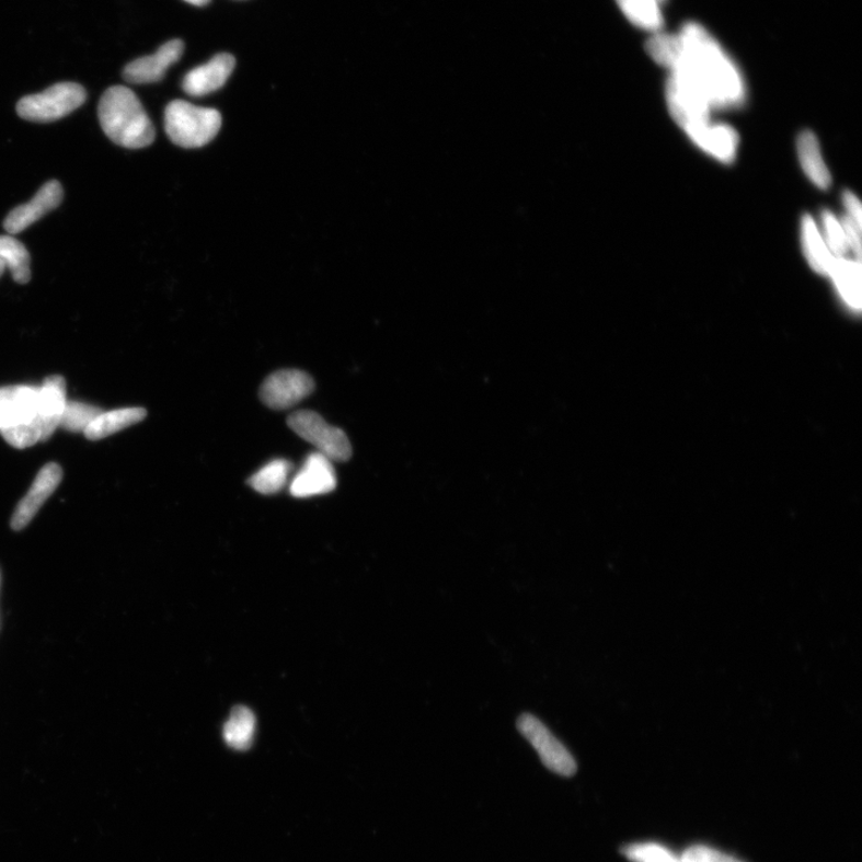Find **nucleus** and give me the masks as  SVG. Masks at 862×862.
Returning <instances> with one entry per match:
<instances>
[{"label":"nucleus","instance_id":"7","mask_svg":"<svg viewBox=\"0 0 862 862\" xmlns=\"http://www.w3.org/2000/svg\"><path fill=\"white\" fill-rule=\"evenodd\" d=\"M314 388L312 377L302 370H278L264 381L261 398L269 409L287 410L302 402Z\"/></svg>","mask_w":862,"mask_h":862},{"label":"nucleus","instance_id":"14","mask_svg":"<svg viewBox=\"0 0 862 862\" xmlns=\"http://www.w3.org/2000/svg\"><path fill=\"white\" fill-rule=\"evenodd\" d=\"M67 382L59 376L48 377L38 388L37 418L43 428V441L57 430L67 406Z\"/></svg>","mask_w":862,"mask_h":862},{"label":"nucleus","instance_id":"26","mask_svg":"<svg viewBox=\"0 0 862 862\" xmlns=\"http://www.w3.org/2000/svg\"><path fill=\"white\" fill-rule=\"evenodd\" d=\"M0 435L12 447L24 449L43 441V428L41 419L36 418L16 424V426L0 429Z\"/></svg>","mask_w":862,"mask_h":862},{"label":"nucleus","instance_id":"10","mask_svg":"<svg viewBox=\"0 0 862 862\" xmlns=\"http://www.w3.org/2000/svg\"><path fill=\"white\" fill-rule=\"evenodd\" d=\"M62 197L64 189L59 182L54 180L46 183L30 203L10 211L4 220V229L10 235L22 233L49 211L58 208Z\"/></svg>","mask_w":862,"mask_h":862},{"label":"nucleus","instance_id":"3","mask_svg":"<svg viewBox=\"0 0 862 862\" xmlns=\"http://www.w3.org/2000/svg\"><path fill=\"white\" fill-rule=\"evenodd\" d=\"M166 135L174 145L185 149L202 148L220 133L222 115L214 108H204L187 101L175 100L164 112Z\"/></svg>","mask_w":862,"mask_h":862},{"label":"nucleus","instance_id":"15","mask_svg":"<svg viewBox=\"0 0 862 862\" xmlns=\"http://www.w3.org/2000/svg\"><path fill=\"white\" fill-rule=\"evenodd\" d=\"M687 134L694 145L716 160L731 163L736 159L739 138L732 127L706 123L690 128Z\"/></svg>","mask_w":862,"mask_h":862},{"label":"nucleus","instance_id":"33","mask_svg":"<svg viewBox=\"0 0 862 862\" xmlns=\"http://www.w3.org/2000/svg\"><path fill=\"white\" fill-rule=\"evenodd\" d=\"M656 2L663 3L665 2V0H656Z\"/></svg>","mask_w":862,"mask_h":862},{"label":"nucleus","instance_id":"17","mask_svg":"<svg viewBox=\"0 0 862 862\" xmlns=\"http://www.w3.org/2000/svg\"><path fill=\"white\" fill-rule=\"evenodd\" d=\"M796 149L803 170L811 182L821 189H827L831 184V176L821 158L817 137L813 133H803L797 138Z\"/></svg>","mask_w":862,"mask_h":862},{"label":"nucleus","instance_id":"13","mask_svg":"<svg viewBox=\"0 0 862 862\" xmlns=\"http://www.w3.org/2000/svg\"><path fill=\"white\" fill-rule=\"evenodd\" d=\"M38 388L9 386L0 389V429L27 423L37 416Z\"/></svg>","mask_w":862,"mask_h":862},{"label":"nucleus","instance_id":"28","mask_svg":"<svg viewBox=\"0 0 862 862\" xmlns=\"http://www.w3.org/2000/svg\"><path fill=\"white\" fill-rule=\"evenodd\" d=\"M685 862H743L708 846H692L681 854Z\"/></svg>","mask_w":862,"mask_h":862},{"label":"nucleus","instance_id":"20","mask_svg":"<svg viewBox=\"0 0 862 862\" xmlns=\"http://www.w3.org/2000/svg\"><path fill=\"white\" fill-rule=\"evenodd\" d=\"M0 262L10 269L19 285L31 280V254L24 244L11 235H0Z\"/></svg>","mask_w":862,"mask_h":862},{"label":"nucleus","instance_id":"5","mask_svg":"<svg viewBox=\"0 0 862 862\" xmlns=\"http://www.w3.org/2000/svg\"><path fill=\"white\" fill-rule=\"evenodd\" d=\"M288 426L317 452L333 461H347L353 456V447L346 434L330 424L313 411H298L289 416Z\"/></svg>","mask_w":862,"mask_h":862},{"label":"nucleus","instance_id":"19","mask_svg":"<svg viewBox=\"0 0 862 862\" xmlns=\"http://www.w3.org/2000/svg\"><path fill=\"white\" fill-rule=\"evenodd\" d=\"M802 235L804 253L809 266L817 274L828 276L835 256L820 235L816 222L809 216L803 218Z\"/></svg>","mask_w":862,"mask_h":862},{"label":"nucleus","instance_id":"25","mask_svg":"<svg viewBox=\"0 0 862 862\" xmlns=\"http://www.w3.org/2000/svg\"><path fill=\"white\" fill-rule=\"evenodd\" d=\"M624 857L632 862H685L670 849L658 843H634L623 848Z\"/></svg>","mask_w":862,"mask_h":862},{"label":"nucleus","instance_id":"1","mask_svg":"<svg viewBox=\"0 0 862 862\" xmlns=\"http://www.w3.org/2000/svg\"><path fill=\"white\" fill-rule=\"evenodd\" d=\"M680 54L671 76L711 108L731 107L745 99L736 64L701 24L689 22L679 34Z\"/></svg>","mask_w":862,"mask_h":862},{"label":"nucleus","instance_id":"12","mask_svg":"<svg viewBox=\"0 0 862 862\" xmlns=\"http://www.w3.org/2000/svg\"><path fill=\"white\" fill-rule=\"evenodd\" d=\"M235 66V58L229 54L215 56L209 62L191 70L184 77V92L196 97L217 92L227 83Z\"/></svg>","mask_w":862,"mask_h":862},{"label":"nucleus","instance_id":"24","mask_svg":"<svg viewBox=\"0 0 862 862\" xmlns=\"http://www.w3.org/2000/svg\"><path fill=\"white\" fill-rule=\"evenodd\" d=\"M104 413L101 409L79 402H68L59 427L72 433L85 432L95 418Z\"/></svg>","mask_w":862,"mask_h":862},{"label":"nucleus","instance_id":"31","mask_svg":"<svg viewBox=\"0 0 862 862\" xmlns=\"http://www.w3.org/2000/svg\"><path fill=\"white\" fill-rule=\"evenodd\" d=\"M185 2L196 7H204L209 4L210 0H185Z\"/></svg>","mask_w":862,"mask_h":862},{"label":"nucleus","instance_id":"30","mask_svg":"<svg viewBox=\"0 0 862 862\" xmlns=\"http://www.w3.org/2000/svg\"><path fill=\"white\" fill-rule=\"evenodd\" d=\"M843 204L844 208L848 211V217L851 218L860 228L862 226V209L860 200L857 198L854 193L852 192H844L843 195Z\"/></svg>","mask_w":862,"mask_h":862},{"label":"nucleus","instance_id":"22","mask_svg":"<svg viewBox=\"0 0 862 862\" xmlns=\"http://www.w3.org/2000/svg\"><path fill=\"white\" fill-rule=\"evenodd\" d=\"M292 469L291 462L286 459L273 460L254 473L249 484L260 494L275 495L288 485Z\"/></svg>","mask_w":862,"mask_h":862},{"label":"nucleus","instance_id":"21","mask_svg":"<svg viewBox=\"0 0 862 862\" xmlns=\"http://www.w3.org/2000/svg\"><path fill=\"white\" fill-rule=\"evenodd\" d=\"M623 14L637 27L652 32H662L664 16L662 3L656 0H616Z\"/></svg>","mask_w":862,"mask_h":862},{"label":"nucleus","instance_id":"11","mask_svg":"<svg viewBox=\"0 0 862 862\" xmlns=\"http://www.w3.org/2000/svg\"><path fill=\"white\" fill-rule=\"evenodd\" d=\"M185 45L182 41H171L161 46L156 55L139 58L124 69V80L133 84L157 83L176 61L184 55Z\"/></svg>","mask_w":862,"mask_h":862},{"label":"nucleus","instance_id":"29","mask_svg":"<svg viewBox=\"0 0 862 862\" xmlns=\"http://www.w3.org/2000/svg\"><path fill=\"white\" fill-rule=\"evenodd\" d=\"M842 228L844 230V235L848 243V249L855 254V261L860 263L861 261V228L848 216H844L841 220Z\"/></svg>","mask_w":862,"mask_h":862},{"label":"nucleus","instance_id":"8","mask_svg":"<svg viewBox=\"0 0 862 862\" xmlns=\"http://www.w3.org/2000/svg\"><path fill=\"white\" fill-rule=\"evenodd\" d=\"M337 486L332 461L318 452L308 456L302 468L290 483V494L296 498L325 495Z\"/></svg>","mask_w":862,"mask_h":862},{"label":"nucleus","instance_id":"23","mask_svg":"<svg viewBox=\"0 0 862 862\" xmlns=\"http://www.w3.org/2000/svg\"><path fill=\"white\" fill-rule=\"evenodd\" d=\"M255 733V716L249 708L238 706L231 712L223 728V737L230 748H250Z\"/></svg>","mask_w":862,"mask_h":862},{"label":"nucleus","instance_id":"2","mask_svg":"<svg viewBox=\"0 0 862 862\" xmlns=\"http://www.w3.org/2000/svg\"><path fill=\"white\" fill-rule=\"evenodd\" d=\"M99 119L102 130L120 147L141 149L156 140V128L143 105L126 87L115 85L106 90L100 100Z\"/></svg>","mask_w":862,"mask_h":862},{"label":"nucleus","instance_id":"6","mask_svg":"<svg viewBox=\"0 0 862 862\" xmlns=\"http://www.w3.org/2000/svg\"><path fill=\"white\" fill-rule=\"evenodd\" d=\"M518 729L539 755L540 761L553 773L570 778L576 773L577 765L567 748L552 735L550 729L532 714L518 719Z\"/></svg>","mask_w":862,"mask_h":862},{"label":"nucleus","instance_id":"16","mask_svg":"<svg viewBox=\"0 0 862 862\" xmlns=\"http://www.w3.org/2000/svg\"><path fill=\"white\" fill-rule=\"evenodd\" d=\"M841 299L853 312L861 310V266L846 258H835L829 274Z\"/></svg>","mask_w":862,"mask_h":862},{"label":"nucleus","instance_id":"27","mask_svg":"<svg viewBox=\"0 0 862 862\" xmlns=\"http://www.w3.org/2000/svg\"><path fill=\"white\" fill-rule=\"evenodd\" d=\"M823 225L826 228V243L835 258H844L849 251L841 221L829 211L823 212Z\"/></svg>","mask_w":862,"mask_h":862},{"label":"nucleus","instance_id":"18","mask_svg":"<svg viewBox=\"0 0 862 862\" xmlns=\"http://www.w3.org/2000/svg\"><path fill=\"white\" fill-rule=\"evenodd\" d=\"M147 417V410L143 407H130L108 411L100 414L84 432L87 439L97 441L118 433Z\"/></svg>","mask_w":862,"mask_h":862},{"label":"nucleus","instance_id":"32","mask_svg":"<svg viewBox=\"0 0 862 862\" xmlns=\"http://www.w3.org/2000/svg\"><path fill=\"white\" fill-rule=\"evenodd\" d=\"M5 269H7V268H5L4 264H3L2 262H0V277H2V276H3V274H4Z\"/></svg>","mask_w":862,"mask_h":862},{"label":"nucleus","instance_id":"4","mask_svg":"<svg viewBox=\"0 0 862 862\" xmlns=\"http://www.w3.org/2000/svg\"><path fill=\"white\" fill-rule=\"evenodd\" d=\"M85 100L87 93L82 85L64 82L49 87L41 94L23 97L18 104V113L24 120L53 123L80 108Z\"/></svg>","mask_w":862,"mask_h":862},{"label":"nucleus","instance_id":"9","mask_svg":"<svg viewBox=\"0 0 862 862\" xmlns=\"http://www.w3.org/2000/svg\"><path fill=\"white\" fill-rule=\"evenodd\" d=\"M61 479L62 470L56 462H50L37 473L28 494L20 501L14 516H12V529L21 531L33 520L47 498L55 493Z\"/></svg>","mask_w":862,"mask_h":862}]
</instances>
